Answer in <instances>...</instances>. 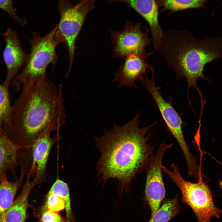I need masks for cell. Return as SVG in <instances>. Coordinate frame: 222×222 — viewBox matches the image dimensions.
Returning <instances> with one entry per match:
<instances>
[{
	"label": "cell",
	"instance_id": "obj_20",
	"mask_svg": "<svg viewBox=\"0 0 222 222\" xmlns=\"http://www.w3.org/2000/svg\"><path fill=\"white\" fill-rule=\"evenodd\" d=\"M11 108L8 90L0 84V128L8 121Z\"/></svg>",
	"mask_w": 222,
	"mask_h": 222
},
{
	"label": "cell",
	"instance_id": "obj_19",
	"mask_svg": "<svg viewBox=\"0 0 222 222\" xmlns=\"http://www.w3.org/2000/svg\"><path fill=\"white\" fill-rule=\"evenodd\" d=\"M161 11L169 10V14L189 9L205 7L206 0H164L158 1Z\"/></svg>",
	"mask_w": 222,
	"mask_h": 222
},
{
	"label": "cell",
	"instance_id": "obj_7",
	"mask_svg": "<svg viewBox=\"0 0 222 222\" xmlns=\"http://www.w3.org/2000/svg\"><path fill=\"white\" fill-rule=\"evenodd\" d=\"M60 130L55 125L49 126L30 146L22 147L19 150L18 157L25 166L30 169L27 175L33 177L34 187L47 182V168L50 152L53 146L61 139L59 134L54 138L51 134L55 131L59 133Z\"/></svg>",
	"mask_w": 222,
	"mask_h": 222
},
{
	"label": "cell",
	"instance_id": "obj_5",
	"mask_svg": "<svg viewBox=\"0 0 222 222\" xmlns=\"http://www.w3.org/2000/svg\"><path fill=\"white\" fill-rule=\"evenodd\" d=\"M170 170L163 165L162 171L177 186L182 194V201L188 205L196 215L198 222H210L212 217L218 218L222 210L214 204L212 193L208 185L201 178L197 183L185 180L178 166L173 164Z\"/></svg>",
	"mask_w": 222,
	"mask_h": 222
},
{
	"label": "cell",
	"instance_id": "obj_13",
	"mask_svg": "<svg viewBox=\"0 0 222 222\" xmlns=\"http://www.w3.org/2000/svg\"><path fill=\"white\" fill-rule=\"evenodd\" d=\"M145 59L138 56L131 54L126 57L119 71L115 73L113 81L118 82L119 87L123 86L137 87L135 82L142 81L146 70L153 71V67L146 63Z\"/></svg>",
	"mask_w": 222,
	"mask_h": 222
},
{
	"label": "cell",
	"instance_id": "obj_3",
	"mask_svg": "<svg viewBox=\"0 0 222 222\" xmlns=\"http://www.w3.org/2000/svg\"><path fill=\"white\" fill-rule=\"evenodd\" d=\"M178 78L187 80L188 89L196 85L199 78L206 79L203 71L208 63L222 58V38H195L184 30H172L163 32L158 49Z\"/></svg>",
	"mask_w": 222,
	"mask_h": 222
},
{
	"label": "cell",
	"instance_id": "obj_22",
	"mask_svg": "<svg viewBox=\"0 0 222 222\" xmlns=\"http://www.w3.org/2000/svg\"><path fill=\"white\" fill-rule=\"evenodd\" d=\"M38 217V222H64V218L59 212L49 210L43 206Z\"/></svg>",
	"mask_w": 222,
	"mask_h": 222
},
{
	"label": "cell",
	"instance_id": "obj_10",
	"mask_svg": "<svg viewBox=\"0 0 222 222\" xmlns=\"http://www.w3.org/2000/svg\"><path fill=\"white\" fill-rule=\"evenodd\" d=\"M172 144L161 143L155 155L152 157L146 167L144 198L150 210L152 217L160 208L165 195L162 172L163 157Z\"/></svg>",
	"mask_w": 222,
	"mask_h": 222
},
{
	"label": "cell",
	"instance_id": "obj_15",
	"mask_svg": "<svg viewBox=\"0 0 222 222\" xmlns=\"http://www.w3.org/2000/svg\"><path fill=\"white\" fill-rule=\"evenodd\" d=\"M30 177L27 176L20 194L0 216V222H24L27 209L29 206L28 195L31 190L34 187L32 181L30 180Z\"/></svg>",
	"mask_w": 222,
	"mask_h": 222
},
{
	"label": "cell",
	"instance_id": "obj_17",
	"mask_svg": "<svg viewBox=\"0 0 222 222\" xmlns=\"http://www.w3.org/2000/svg\"><path fill=\"white\" fill-rule=\"evenodd\" d=\"M25 176L21 174L20 178L15 181H9L7 177L0 181V216L12 204Z\"/></svg>",
	"mask_w": 222,
	"mask_h": 222
},
{
	"label": "cell",
	"instance_id": "obj_9",
	"mask_svg": "<svg viewBox=\"0 0 222 222\" xmlns=\"http://www.w3.org/2000/svg\"><path fill=\"white\" fill-rule=\"evenodd\" d=\"M143 84L151 95L168 130L179 145L187 164L192 165L195 158L185 140L182 130L183 122L180 116L172 104L162 97L159 87L156 85L154 77H152L151 79L147 78Z\"/></svg>",
	"mask_w": 222,
	"mask_h": 222
},
{
	"label": "cell",
	"instance_id": "obj_14",
	"mask_svg": "<svg viewBox=\"0 0 222 222\" xmlns=\"http://www.w3.org/2000/svg\"><path fill=\"white\" fill-rule=\"evenodd\" d=\"M129 5L143 18L147 23L152 34L154 46L158 50L163 35L158 20V1L131 0L120 1Z\"/></svg>",
	"mask_w": 222,
	"mask_h": 222
},
{
	"label": "cell",
	"instance_id": "obj_8",
	"mask_svg": "<svg viewBox=\"0 0 222 222\" xmlns=\"http://www.w3.org/2000/svg\"><path fill=\"white\" fill-rule=\"evenodd\" d=\"M141 25V23L134 24L128 21L122 31H112L111 39L115 45L114 57H126L134 54L146 59L151 54L145 51L146 47L150 44L152 41L148 36L149 30L142 32Z\"/></svg>",
	"mask_w": 222,
	"mask_h": 222
},
{
	"label": "cell",
	"instance_id": "obj_1",
	"mask_svg": "<svg viewBox=\"0 0 222 222\" xmlns=\"http://www.w3.org/2000/svg\"><path fill=\"white\" fill-rule=\"evenodd\" d=\"M138 114L122 126L113 124L101 137L95 138L100 157L96 165L99 183L109 179L118 181L117 191L129 192L136 175L146 168L153 156L154 148L149 142L147 133L155 123L140 127Z\"/></svg>",
	"mask_w": 222,
	"mask_h": 222
},
{
	"label": "cell",
	"instance_id": "obj_18",
	"mask_svg": "<svg viewBox=\"0 0 222 222\" xmlns=\"http://www.w3.org/2000/svg\"><path fill=\"white\" fill-rule=\"evenodd\" d=\"M178 195L165 200L162 205L147 222H168L180 212Z\"/></svg>",
	"mask_w": 222,
	"mask_h": 222
},
{
	"label": "cell",
	"instance_id": "obj_21",
	"mask_svg": "<svg viewBox=\"0 0 222 222\" xmlns=\"http://www.w3.org/2000/svg\"><path fill=\"white\" fill-rule=\"evenodd\" d=\"M0 9L6 12L13 20L20 25L24 26L27 24L26 19L20 17L16 13L12 0H0Z\"/></svg>",
	"mask_w": 222,
	"mask_h": 222
},
{
	"label": "cell",
	"instance_id": "obj_2",
	"mask_svg": "<svg viewBox=\"0 0 222 222\" xmlns=\"http://www.w3.org/2000/svg\"><path fill=\"white\" fill-rule=\"evenodd\" d=\"M66 116L62 86L58 89L43 77L32 87L23 88L2 129L14 144L29 147L49 126L60 129Z\"/></svg>",
	"mask_w": 222,
	"mask_h": 222
},
{
	"label": "cell",
	"instance_id": "obj_16",
	"mask_svg": "<svg viewBox=\"0 0 222 222\" xmlns=\"http://www.w3.org/2000/svg\"><path fill=\"white\" fill-rule=\"evenodd\" d=\"M21 147L13 143L0 128V181L7 177L8 171L16 177L17 153Z\"/></svg>",
	"mask_w": 222,
	"mask_h": 222
},
{
	"label": "cell",
	"instance_id": "obj_12",
	"mask_svg": "<svg viewBox=\"0 0 222 222\" xmlns=\"http://www.w3.org/2000/svg\"><path fill=\"white\" fill-rule=\"evenodd\" d=\"M47 195L44 208L57 212L64 209V222H77L72 210L68 184L60 179L58 174Z\"/></svg>",
	"mask_w": 222,
	"mask_h": 222
},
{
	"label": "cell",
	"instance_id": "obj_6",
	"mask_svg": "<svg viewBox=\"0 0 222 222\" xmlns=\"http://www.w3.org/2000/svg\"><path fill=\"white\" fill-rule=\"evenodd\" d=\"M94 0L81 1L76 4L67 0L59 1L58 9L60 19L57 24V37L60 43L66 45L69 63L65 77L69 75L74 59L76 40L86 17L94 8Z\"/></svg>",
	"mask_w": 222,
	"mask_h": 222
},
{
	"label": "cell",
	"instance_id": "obj_11",
	"mask_svg": "<svg viewBox=\"0 0 222 222\" xmlns=\"http://www.w3.org/2000/svg\"><path fill=\"white\" fill-rule=\"evenodd\" d=\"M3 35L6 43L3 57L7 73L2 85L8 90L11 81L15 77L19 69L24 65L27 54L22 49L20 38L15 31L8 28Z\"/></svg>",
	"mask_w": 222,
	"mask_h": 222
},
{
	"label": "cell",
	"instance_id": "obj_4",
	"mask_svg": "<svg viewBox=\"0 0 222 222\" xmlns=\"http://www.w3.org/2000/svg\"><path fill=\"white\" fill-rule=\"evenodd\" d=\"M56 25L45 35L41 36L38 32H33L29 39L31 45L29 53L22 71L13 80L14 88H30L34 86L39 79L47 76V66L52 64L54 66L58 59L56 49L59 44L56 38Z\"/></svg>",
	"mask_w": 222,
	"mask_h": 222
}]
</instances>
